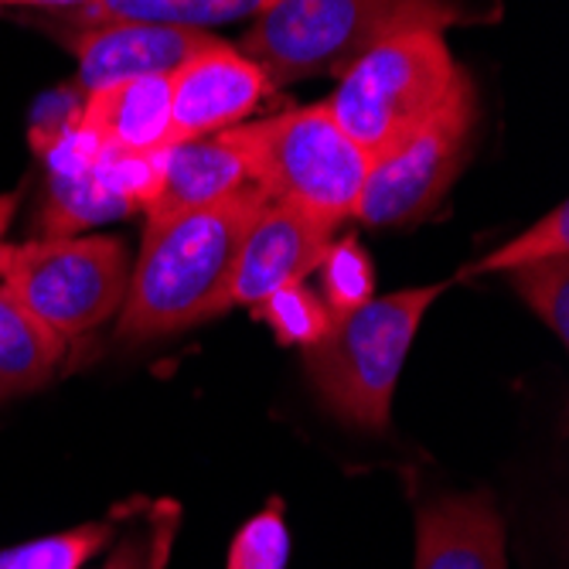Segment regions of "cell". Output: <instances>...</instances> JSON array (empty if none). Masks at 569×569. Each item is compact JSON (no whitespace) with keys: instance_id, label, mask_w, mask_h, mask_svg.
<instances>
[{"instance_id":"obj_1","label":"cell","mask_w":569,"mask_h":569,"mask_svg":"<svg viewBox=\"0 0 569 569\" xmlns=\"http://www.w3.org/2000/svg\"><path fill=\"white\" fill-rule=\"evenodd\" d=\"M263 198L249 184L204 209L147 216L117 335L153 341L226 315L239 242Z\"/></svg>"},{"instance_id":"obj_2","label":"cell","mask_w":569,"mask_h":569,"mask_svg":"<svg viewBox=\"0 0 569 569\" xmlns=\"http://www.w3.org/2000/svg\"><path fill=\"white\" fill-rule=\"evenodd\" d=\"M471 21L453 0H273L256 14L242 56L270 86L345 76L376 44L409 31H447Z\"/></svg>"},{"instance_id":"obj_3","label":"cell","mask_w":569,"mask_h":569,"mask_svg":"<svg viewBox=\"0 0 569 569\" xmlns=\"http://www.w3.org/2000/svg\"><path fill=\"white\" fill-rule=\"evenodd\" d=\"M443 290V283H427L372 297L303 348L307 379L331 417L369 433L389 427L406 355Z\"/></svg>"},{"instance_id":"obj_4","label":"cell","mask_w":569,"mask_h":569,"mask_svg":"<svg viewBox=\"0 0 569 569\" xmlns=\"http://www.w3.org/2000/svg\"><path fill=\"white\" fill-rule=\"evenodd\" d=\"M222 137L242 158L249 184L270 201L297 209L331 232L355 216L372 158L335 123L325 102L236 123Z\"/></svg>"},{"instance_id":"obj_5","label":"cell","mask_w":569,"mask_h":569,"mask_svg":"<svg viewBox=\"0 0 569 569\" xmlns=\"http://www.w3.org/2000/svg\"><path fill=\"white\" fill-rule=\"evenodd\" d=\"M338 79L341 82L325 107L369 158H382L430 123L457 86L468 82L440 31L389 38Z\"/></svg>"},{"instance_id":"obj_6","label":"cell","mask_w":569,"mask_h":569,"mask_svg":"<svg viewBox=\"0 0 569 569\" xmlns=\"http://www.w3.org/2000/svg\"><path fill=\"white\" fill-rule=\"evenodd\" d=\"M0 283L69 345L120 315L130 256L110 236H44L11 246Z\"/></svg>"},{"instance_id":"obj_7","label":"cell","mask_w":569,"mask_h":569,"mask_svg":"<svg viewBox=\"0 0 569 569\" xmlns=\"http://www.w3.org/2000/svg\"><path fill=\"white\" fill-rule=\"evenodd\" d=\"M471 127L475 92L468 79L457 86L430 123L386 150L382 158H372L355 204V219L372 229H392L427 216L457 178L463 153H468L463 147H468Z\"/></svg>"},{"instance_id":"obj_8","label":"cell","mask_w":569,"mask_h":569,"mask_svg":"<svg viewBox=\"0 0 569 569\" xmlns=\"http://www.w3.org/2000/svg\"><path fill=\"white\" fill-rule=\"evenodd\" d=\"M69 44L79 59V89L96 92L130 79L171 76L201 51L219 44V38L198 28L110 21L82 24V31Z\"/></svg>"},{"instance_id":"obj_9","label":"cell","mask_w":569,"mask_h":569,"mask_svg":"<svg viewBox=\"0 0 569 569\" xmlns=\"http://www.w3.org/2000/svg\"><path fill=\"white\" fill-rule=\"evenodd\" d=\"M168 86L174 143L216 137L242 123L273 89L260 66L222 41L171 72Z\"/></svg>"},{"instance_id":"obj_10","label":"cell","mask_w":569,"mask_h":569,"mask_svg":"<svg viewBox=\"0 0 569 569\" xmlns=\"http://www.w3.org/2000/svg\"><path fill=\"white\" fill-rule=\"evenodd\" d=\"M328 246L331 229L300 216L297 209H287L280 201L263 198L239 242L229 303L256 307L280 287L307 280V273L318 270Z\"/></svg>"},{"instance_id":"obj_11","label":"cell","mask_w":569,"mask_h":569,"mask_svg":"<svg viewBox=\"0 0 569 569\" xmlns=\"http://www.w3.org/2000/svg\"><path fill=\"white\" fill-rule=\"evenodd\" d=\"M412 569H508L505 519L495 498L471 491L420 505Z\"/></svg>"},{"instance_id":"obj_12","label":"cell","mask_w":569,"mask_h":569,"mask_svg":"<svg viewBox=\"0 0 569 569\" xmlns=\"http://www.w3.org/2000/svg\"><path fill=\"white\" fill-rule=\"evenodd\" d=\"M72 120L110 153H161L171 147V86L168 76L130 79L86 92Z\"/></svg>"},{"instance_id":"obj_13","label":"cell","mask_w":569,"mask_h":569,"mask_svg":"<svg viewBox=\"0 0 569 569\" xmlns=\"http://www.w3.org/2000/svg\"><path fill=\"white\" fill-rule=\"evenodd\" d=\"M242 188H249L246 164L222 133L181 140L161 150V181L147 204V216L204 209Z\"/></svg>"},{"instance_id":"obj_14","label":"cell","mask_w":569,"mask_h":569,"mask_svg":"<svg viewBox=\"0 0 569 569\" xmlns=\"http://www.w3.org/2000/svg\"><path fill=\"white\" fill-rule=\"evenodd\" d=\"M62 355L66 341L0 283V402L48 386Z\"/></svg>"},{"instance_id":"obj_15","label":"cell","mask_w":569,"mask_h":569,"mask_svg":"<svg viewBox=\"0 0 569 569\" xmlns=\"http://www.w3.org/2000/svg\"><path fill=\"white\" fill-rule=\"evenodd\" d=\"M273 0H89L79 8L82 24L110 21H143V24H174V28H212L239 18H256Z\"/></svg>"},{"instance_id":"obj_16","label":"cell","mask_w":569,"mask_h":569,"mask_svg":"<svg viewBox=\"0 0 569 569\" xmlns=\"http://www.w3.org/2000/svg\"><path fill=\"white\" fill-rule=\"evenodd\" d=\"M123 511L127 508H120L117 515H110V519L86 522L69 532L41 536L31 542L0 549V569H82L89 559H96L113 542V536L123 522Z\"/></svg>"},{"instance_id":"obj_17","label":"cell","mask_w":569,"mask_h":569,"mask_svg":"<svg viewBox=\"0 0 569 569\" xmlns=\"http://www.w3.org/2000/svg\"><path fill=\"white\" fill-rule=\"evenodd\" d=\"M321 277L318 297L325 300L331 321H341L361 303H369L376 297V270L366 246L358 239H338L325 249L321 263L315 270Z\"/></svg>"},{"instance_id":"obj_18","label":"cell","mask_w":569,"mask_h":569,"mask_svg":"<svg viewBox=\"0 0 569 569\" xmlns=\"http://www.w3.org/2000/svg\"><path fill=\"white\" fill-rule=\"evenodd\" d=\"M252 310V318H260L280 345H315L331 331V315L325 300L318 297V290H310L303 280L300 283H287L277 293H270L267 300H260Z\"/></svg>"},{"instance_id":"obj_19","label":"cell","mask_w":569,"mask_h":569,"mask_svg":"<svg viewBox=\"0 0 569 569\" xmlns=\"http://www.w3.org/2000/svg\"><path fill=\"white\" fill-rule=\"evenodd\" d=\"M140 519L117 539L102 569H161L171 556L181 511L174 501H140Z\"/></svg>"},{"instance_id":"obj_20","label":"cell","mask_w":569,"mask_h":569,"mask_svg":"<svg viewBox=\"0 0 569 569\" xmlns=\"http://www.w3.org/2000/svg\"><path fill=\"white\" fill-rule=\"evenodd\" d=\"M508 277L511 290L532 307V315L559 341H569V256H552V260L508 270Z\"/></svg>"},{"instance_id":"obj_21","label":"cell","mask_w":569,"mask_h":569,"mask_svg":"<svg viewBox=\"0 0 569 569\" xmlns=\"http://www.w3.org/2000/svg\"><path fill=\"white\" fill-rule=\"evenodd\" d=\"M287 559H290L287 511L280 498H270L267 508L246 519L232 536L226 569H287Z\"/></svg>"},{"instance_id":"obj_22","label":"cell","mask_w":569,"mask_h":569,"mask_svg":"<svg viewBox=\"0 0 569 569\" xmlns=\"http://www.w3.org/2000/svg\"><path fill=\"white\" fill-rule=\"evenodd\" d=\"M552 256H569V209L556 204L549 216H542L536 226H529L522 236H515L501 249L488 252L481 263H475L468 273H508L539 260H552Z\"/></svg>"},{"instance_id":"obj_23","label":"cell","mask_w":569,"mask_h":569,"mask_svg":"<svg viewBox=\"0 0 569 569\" xmlns=\"http://www.w3.org/2000/svg\"><path fill=\"white\" fill-rule=\"evenodd\" d=\"M89 0H0V8H56V11H79Z\"/></svg>"},{"instance_id":"obj_24","label":"cell","mask_w":569,"mask_h":569,"mask_svg":"<svg viewBox=\"0 0 569 569\" xmlns=\"http://www.w3.org/2000/svg\"><path fill=\"white\" fill-rule=\"evenodd\" d=\"M11 246H14V242H4V239H0V277H4V267H8V256H11Z\"/></svg>"}]
</instances>
